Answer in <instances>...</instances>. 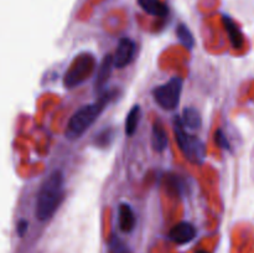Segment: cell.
<instances>
[{
	"instance_id": "obj_1",
	"label": "cell",
	"mask_w": 254,
	"mask_h": 253,
	"mask_svg": "<svg viewBox=\"0 0 254 253\" xmlns=\"http://www.w3.org/2000/svg\"><path fill=\"white\" fill-rule=\"evenodd\" d=\"M64 198V174L55 170L40 186L37 192L35 215L37 220L47 221L54 216Z\"/></svg>"
},
{
	"instance_id": "obj_2",
	"label": "cell",
	"mask_w": 254,
	"mask_h": 253,
	"mask_svg": "<svg viewBox=\"0 0 254 253\" xmlns=\"http://www.w3.org/2000/svg\"><path fill=\"white\" fill-rule=\"evenodd\" d=\"M113 92H106L98 101L79 108L69 119L66 128V138L77 139L96 122L99 114L104 111L107 104L113 98Z\"/></svg>"
},
{
	"instance_id": "obj_3",
	"label": "cell",
	"mask_w": 254,
	"mask_h": 253,
	"mask_svg": "<svg viewBox=\"0 0 254 253\" xmlns=\"http://www.w3.org/2000/svg\"><path fill=\"white\" fill-rule=\"evenodd\" d=\"M174 131H175L176 141L186 159L193 164H200L206 155V148L202 140L192 134H189L183 121L179 117H176L174 121Z\"/></svg>"
},
{
	"instance_id": "obj_4",
	"label": "cell",
	"mask_w": 254,
	"mask_h": 253,
	"mask_svg": "<svg viewBox=\"0 0 254 253\" xmlns=\"http://www.w3.org/2000/svg\"><path fill=\"white\" fill-rule=\"evenodd\" d=\"M96 67V59L91 54H81L73 60L64 77V84L67 88L76 87L89 78Z\"/></svg>"
},
{
	"instance_id": "obj_5",
	"label": "cell",
	"mask_w": 254,
	"mask_h": 253,
	"mask_svg": "<svg viewBox=\"0 0 254 253\" xmlns=\"http://www.w3.org/2000/svg\"><path fill=\"white\" fill-rule=\"evenodd\" d=\"M183 91V79L174 77L166 83L156 87L153 91V97L156 103L165 111H173L180 103V96Z\"/></svg>"
},
{
	"instance_id": "obj_6",
	"label": "cell",
	"mask_w": 254,
	"mask_h": 253,
	"mask_svg": "<svg viewBox=\"0 0 254 253\" xmlns=\"http://www.w3.org/2000/svg\"><path fill=\"white\" fill-rule=\"evenodd\" d=\"M135 51V42L129 39V37H123L119 41L116 50V54L113 56L114 67H117V68H124L126 66H128L133 61Z\"/></svg>"
},
{
	"instance_id": "obj_7",
	"label": "cell",
	"mask_w": 254,
	"mask_h": 253,
	"mask_svg": "<svg viewBox=\"0 0 254 253\" xmlns=\"http://www.w3.org/2000/svg\"><path fill=\"white\" fill-rule=\"evenodd\" d=\"M169 237L178 245H185L196 237V228L190 222H180L171 228Z\"/></svg>"
},
{
	"instance_id": "obj_8",
	"label": "cell",
	"mask_w": 254,
	"mask_h": 253,
	"mask_svg": "<svg viewBox=\"0 0 254 253\" xmlns=\"http://www.w3.org/2000/svg\"><path fill=\"white\" fill-rule=\"evenodd\" d=\"M114 67V60L112 55H106L103 60L101 61L98 67V72H97L96 82H94V87L97 89H101L106 86L107 82L111 78L112 71Z\"/></svg>"
},
{
	"instance_id": "obj_9",
	"label": "cell",
	"mask_w": 254,
	"mask_h": 253,
	"mask_svg": "<svg viewBox=\"0 0 254 253\" xmlns=\"http://www.w3.org/2000/svg\"><path fill=\"white\" fill-rule=\"evenodd\" d=\"M119 228L123 232L129 233L136 225V217L129 203H121L119 206Z\"/></svg>"
},
{
	"instance_id": "obj_10",
	"label": "cell",
	"mask_w": 254,
	"mask_h": 253,
	"mask_svg": "<svg viewBox=\"0 0 254 253\" xmlns=\"http://www.w3.org/2000/svg\"><path fill=\"white\" fill-rule=\"evenodd\" d=\"M223 24H225L226 31H227L233 49H241V47L243 46V44H245V39H243L242 31H241V29L238 27V25L236 24L230 16H227V15L223 16Z\"/></svg>"
},
{
	"instance_id": "obj_11",
	"label": "cell",
	"mask_w": 254,
	"mask_h": 253,
	"mask_svg": "<svg viewBox=\"0 0 254 253\" xmlns=\"http://www.w3.org/2000/svg\"><path fill=\"white\" fill-rule=\"evenodd\" d=\"M169 139L165 128L161 122H155L153 126V133H151V144L155 151H164L168 146Z\"/></svg>"
},
{
	"instance_id": "obj_12",
	"label": "cell",
	"mask_w": 254,
	"mask_h": 253,
	"mask_svg": "<svg viewBox=\"0 0 254 253\" xmlns=\"http://www.w3.org/2000/svg\"><path fill=\"white\" fill-rule=\"evenodd\" d=\"M141 9L153 16L164 17L169 14V7L160 0H138Z\"/></svg>"
},
{
	"instance_id": "obj_13",
	"label": "cell",
	"mask_w": 254,
	"mask_h": 253,
	"mask_svg": "<svg viewBox=\"0 0 254 253\" xmlns=\"http://www.w3.org/2000/svg\"><path fill=\"white\" fill-rule=\"evenodd\" d=\"M183 124L190 129H200L202 126V118L197 109L188 107L183 112Z\"/></svg>"
},
{
	"instance_id": "obj_14",
	"label": "cell",
	"mask_w": 254,
	"mask_h": 253,
	"mask_svg": "<svg viewBox=\"0 0 254 253\" xmlns=\"http://www.w3.org/2000/svg\"><path fill=\"white\" fill-rule=\"evenodd\" d=\"M140 116H141V111L140 107L139 106H134L133 108L129 111V113L127 114V119H126V134L128 136L134 135V133L138 129V124L139 121H140Z\"/></svg>"
},
{
	"instance_id": "obj_15",
	"label": "cell",
	"mask_w": 254,
	"mask_h": 253,
	"mask_svg": "<svg viewBox=\"0 0 254 253\" xmlns=\"http://www.w3.org/2000/svg\"><path fill=\"white\" fill-rule=\"evenodd\" d=\"M176 35H178L179 40L184 46L188 47V49H192L193 45H195V39H193L192 32L185 24H180L176 27Z\"/></svg>"
},
{
	"instance_id": "obj_16",
	"label": "cell",
	"mask_w": 254,
	"mask_h": 253,
	"mask_svg": "<svg viewBox=\"0 0 254 253\" xmlns=\"http://www.w3.org/2000/svg\"><path fill=\"white\" fill-rule=\"evenodd\" d=\"M114 136H116V130L113 128H106L97 134L94 138V144L98 148H107L114 140Z\"/></svg>"
},
{
	"instance_id": "obj_17",
	"label": "cell",
	"mask_w": 254,
	"mask_h": 253,
	"mask_svg": "<svg viewBox=\"0 0 254 253\" xmlns=\"http://www.w3.org/2000/svg\"><path fill=\"white\" fill-rule=\"evenodd\" d=\"M108 253H131V252L130 250H129L128 246H127L121 238L113 236V237L111 238V241H109Z\"/></svg>"
},
{
	"instance_id": "obj_18",
	"label": "cell",
	"mask_w": 254,
	"mask_h": 253,
	"mask_svg": "<svg viewBox=\"0 0 254 253\" xmlns=\"http://www.w3.org/2000/svg\"><path fill=\"white\" fill-rule=\"evenodd\" d=\"M215 140H216V143H217V145L220 146V148L227 149V150H230V149H231L230 141H228L227 136L223 134L222 129H217V130H216Z\"/></svg>"
},
{
	"instance_id": "obj_19",
	"label": "cell",
	"mask_w": 254,
	"mask_h": 253,
	"mask_svg": "<svg viewBox=\"0 0 254 253\" xmlns=\"http://www.w3.org/2000/svg\"><path fill=\"white\" fill-rule=\"evenodd\" d=\"M169 186L178 193H180L181 190L184 189L183 181H181V179L176 175H173V178L169 179Z\"/></svg>"
},
{
	"instance_id": "obj_20",
	"label": "cell",
	"mask_w": 254,
	"mask_h": 253,
	"mask_svg": "<svg viewBox=\"0 0 254 253\" xmlns=\"http://www.w3.org/2000/svg\"><path fill=\"white\" fill-rule=\"evenodd\" d=\"M27 228V222L26 221H21V222L19 223V227H17V230H19V235L22 236L25 233V231H26Z\"/></svg>"
},
{
	"instance_id": "obj_21",
	"label": "cell",
	"mask_w": 254,
	"mask_h": 253,
	"mask_svg": "<svg viewBox=\"0 0 254 253\" xmlns=\"http://www.w3.org/2000/svg\"><path fill=\"white\" fill-rule=\"evenodd\" d=\"M196 253H208V252H207V251H197Z\"/></svg>"
}]
</instances>
